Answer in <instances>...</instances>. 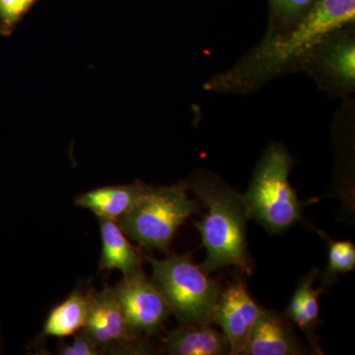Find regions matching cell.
<instances>
[{
    "instance_id": "6da1fadb",
    "label": "cell",
    "mask_w": 355,
    "mask_h": 355,
    "mask_svg": "<svg viewBox=\"0 0 355 355\" xmlns=\"http://www.w3.org/2000/svg\"><path fill=\"white\" fill-rule=\"evenodd\" d=\"M355 23V0H318L297 25L265 35L225 71L210 77L203 89L220 94L248 95L279 77L300 72L306 58L328 33Z\"/></svg>"
},
{
    "instance_id": "7a4b0ae2",
    "label": "cell",
    "mask_w": 355,
    "mask_h": 355,
    "mask_svg": "<svg viewBox=\"0 0 355 355\" xmlns=\"http://www.w3.org/2000/svg\"><path fill=\"white\" fill-rule=\"evenodd\" d=\"M186 184L209 209L202 221L195 222L207 249V258L200 268L209 273L225 266H237L251 275L253 263L246 237L250 217L244 196L205 169L193 173Z\"/></svg>"
},
{
    "instance_id": "3957f363",
    "label": "cell",
    "mask_w": 355,
    "mask_h": 355,
    "mask_svg": "<svg viewBox=\"0 0 355 355\" xmlns=\"http://www.w3.org/2000/svg\"><path fill=\"white\" fill-rule=\"evenodd\" d=\"M294 159L286 146L270 144L254 169L245 193L250 218L254 219L270 234H282L302 220L301 202L289 183Z\"/></svg>"
},
{
    "instance_id": "277c9868",
    "label": "cell",
    "mask_w": 355,
    "mask_h": 355,
    "mask_svg": "<svg viewBox=\"0 0 355 355\" xmlns=\"http://www.w3.org/2000/svg\"><path fill=\"white\" fill-rule=\"evenodd\" d=\"M187 190L186 182L159 188L147 186L132 209L116 222L140 246L168 253L180 226L200 212Z\"/></svg>"
},
{
    "instance_id": "5b68a950",
    "label": "cell",
    "mask_w": 355,
    "mask_h": 355,
    "mask_svg": "<svg viewBox=\"0 0 355 355\" xmlns=\"http://www.w3.org/2000/svg\"><path fill=\"white\" fill-rule=\"evenodd\" d=\"M147 261L153 268V284L181 324L211 323L222 291L190 254Z\"/></svg>"
},
{
    "instance_id": "8992f818",
    "label": "cell",
    "mask_w": 355,
    "mask_h": 355,
    "mask_svg": "<svg viewBox=\"0 0 355 355\" xmlns=\"http://www.w3.org/2000/svg\"><path fill=\"white\" fill-rule=\"evenodd\" d=\"M300 72L329 98L349 100L355 91V23L328 33L311 51Z\"/></svg>"
},
{
    "instance_id": "52a82bcc",
    "label": "cell",
    "mask_w": 355,
    "mask_h": 355,
    "mask_svg": "<svg viewBox=\"0 0 355 355\" xmlns=\"http://www.w3.org/2000/svg\"><path fill=\"white\" fill-rule=\"evenodd\" d=\"M88 315L83 330L103 354H148L146 338L128 331L113 288L88 294Z\"/></svg>"
},
{
    "instance_id": "ba28073f",
    "label": "cell",
    "mask_w": 355,
    "mask_h": 355,
    "mask_svg": "<svg viewBox=\"0 0 355 355\" xmlns=\"http://www.w3.org/2000/svg\"><path fill=\"white\" fill-rule=\"evenodd\" d=\"M128 331L137 338L158 335L171 310L157 287L141 268L113 288Z\"/></svg>"
},
{
    "instance_id": "9c48e42d",
    "label": "cell",
    "mask_w": 355,
    "mask_h": 355,
    "mask_svg": "<svg viewBox=\"0 0 355 355\" xmlns=\"http://www.w3.org/2000/svg\"><path fill=\"white\" fill-rule=\"evenodd\" d=\"M261 309L242 282L230 284L221 291L211 323L218 324L223 331L230 349L229 354L242 355L245 352Z\"/></svg>"
},
{
    "instance_id": "30bf717a",
    "label": "cell",
    "mask_w": 355,
    "mask_h": 355,
    "mask_svg": "<svg viewBox=\"0 0 355 355\" xmlns=\"http://www.w3.org/2000/svg\"><path fill=\"white\" fill-rule=\"evenodd\" d=\"M314 354L299 340L291 322L275 311L261 309L249 345L242 355H302Z\"/></svg>"
},
{
    "instance_id": "8fae6325",
    "label": "cell",
    "mask_w": 355,
    "mask_h": 355,
    "mask_svg": "<svg viewBox=\"0 0 355 355\" xmlns=\"http://www.w3.org/2000/svg\"><path fill=\"white\" fill-rule=\"evenodd\" d=\"M166 354L172 355L229 354L225 336L209 324H184L162 338Z\"/></svg>"
},
{
    "instance_id": "7c38bea8",
    "label": "cell",
    "mask_w": 355,
    "mask_h": 355,
    "mask_svg": "<svg viewBox=\"0 0 355 355\" xmlns=\"http://www.w3.org/2000/svg\"><path fill=\"white\" fill-rule=\"evenodd\" d=\"M148 184L135 181L130 184L103 187L81 193L76 198L77 207L91 210L98 218L116 221L132 209Z\"/></svg>"
},
{
    "instance_id": "4fadbf2b",
    "label": "cell",
    "mask_w": 355,
    "mask_h": 355,
    "mask_svg": "<svg viewBox=\"0 0 355 355\" xmlns=\"http://www.w3.org/2000/svg\"><path fill=\"white\" fill-rule=\"evenodd\" d=\"M319 270L312 268L307 275L299 279L297 287L292 296L284 316L298 327L312 345L313 352L322 354L321 349L318 345L315 330L320 324L319 299L323 293L321 288L315 289L314 284L319 279Z\"/></svg>"
},
{
    "instance_id": "5bb4252c",
    "label": "cell",
    "mask_w": 355,
    "mask_h": 355,
    "mask_svg": "<svg viewBox=\"0 0 355 355\" xmlns=\"http://www.w3.org/2000/svg\"><path fill=\"white\" fill-rule=\"evenodd\" d=\"M98 219L102 240L99 270H119L123 277H127L141 268V256L128 241L118 223L111 219Z\"/></svg>"
},
{
    "instance_id": "9a60e30c",
    "label": "cell",
    "mask_w": 355,
    "mask_h": 355,
    "mask_svg": "<svg viewBox=\"0 0 355 355\" xmlns=\"http://www.w3.org/2000/svg\"><path fill=\"white\" fill-rule=\"evenodd\" d=\"M88 307V295L80 289L72 291L67 299L49 313L41 338H64L76 335L85 327Z\"/></svg>"
},
{
    "instance_id": "2e32d148",
    "label": "cell",
    "mask_w": 355,
    "mask_h": 355,
    "mask_svg": "<svg viewBox=\"0 0 355 355\" xmlns=\"http://www.w3.org/2000/svg\"><path fill=\"white\" fill-rule=\"evenodd\" d=\"M318 0H268L270 17L266 35L280 34L298 24Z\"/></svg>"
},
{
    "instance_id": "e0dca14e",
    "label": "cell",
    "mask_w": 355,
    "mask_h": 355,
    "mask_svg": "<svg viewBox=\"0 0 355 355\" xmlns=\"http://www.w3.org/2000/svg\"><path fill=\"white\" fill-rule=\"evenodd\" d=\"M329 244V263L324 272H320L323 292L328 291L340 273L352 272L355 268V247L349 241H334L329 236L320 232Z\"/></svg>"
},
{
    "instance_id": "ac0fdd59",
    "label": "cell",
    "mask_w": 355,
    "mask_h": 355,
    "mask_svg": "<svg viewBox=\"0 0 355 355\" xmlns=\"http://www.w3.org/2000/svg\"><path fill=\"white\" fill-rule=\"evenodd\" d=\"M40 0H0V34L10 36Z\"/></svg>"
},
{
    "instance_id": "d6986e66",
    "label": "cell",
    "mask_w": 355,
    "mask_h": 355,
    "mask_svg": "<svg viewBox=\"0 0 355 355\" xmlns=\"http://www.w3.org/2000/svg\"><path fill=\"white\" fill-rule=\"evenodd\" d=\"M74 338L69 345H60L58 354L60 355H99L101 350L98 349L94 343L86 335L85 331L81 330L73 336Z\"/></svg>"
}]
</instances>
